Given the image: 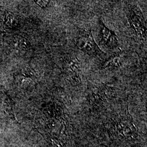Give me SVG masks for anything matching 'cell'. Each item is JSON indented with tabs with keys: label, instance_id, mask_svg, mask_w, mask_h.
<instances>
[{
	"label": "cell",
	"instance_id": "2",
	"mask_svg": "<svg viewBox=\"0 0 147 147\" xmlns=\"http://www.w3.org/2000/svg\"><path fill=\"white\" fill-rule=\"evenodd\" d=\"M76 45L79 50L89 56H98L102 53L90 30L82 31L76 40Z\"/></svg>",
	"mask_w": 147,
	"mask_h": 147
},
{
	"label": "cell",
	"instance_id": "6",
	"mask_svg": "<svg viewBox=\"0 0 147 147\" xmlns=\"http://www.w3.org/2000/svg\"><path fill=\"white\" fill-rule=\"evenodd\" d=\"M35 2L41 8H45L49 5L50 1H35Z\"/></svg>",
	"mask_w": 147,
	"mask_h": 147
},
{
	"label": "cell",
	"instance_id": "5",
	"mask_svg": "<svg viewBox=\"0 0 147 147\" xmlns=\"http://www.w3.org/2000/svg\"><path fill=\"white\" fill-rule=\"evenodd\" d=\"M67 67L71 75L80 74L81 70V63L77 57L71 58L67 64Z\"/></svg>",
	"mask_w": 147,
	"mask_h": 147
},
{
	"label": "cell",
	"instance_id": "3",
	"mask_svg": "<svg viewBox=\"0 0 147 147\" xmlns=\"http://www.w3.org/2000/svg\"><path fill=\"white\" fill-rule=\"evenodd\" d=\"M99 44L110 50L118 47L119 42L116 32L106 26L101 20H99Z\"/></svg>",
	"mask_w": 147,
	"mask_h": 147
},
{
	"label": "cell",
	"instance_id": "4",
	"mask_svg": "<svg viewBox=\"0 0 147 147\" xmlns=\"http://www.w3.org/2000/svg\"><path fill=\"white\" fill-rule=\"evenodd\" d=\"M123 63V58L119 55L112 56L107 59L101 67V69L117 70L121 68Z\"/></svg>",
	"mask_w": 147,
	"mask_h": 147
},
{
	"label": "cell",
	"instance_id": "1",
	"mask_svg": "<svg viewBox=\"0 0 147 147\" xmlns=\"http://www.w3.org/2000/svg\"><path fill=\"white\" fill-rule=\"evenodd\" d=\"M126 17L130 28L138 38H147V27L142 11L137 5L130 6L127 11Z\"/></svg>",
	"mask_w": 147,
	"mask_h": 147
}]
</instances>
